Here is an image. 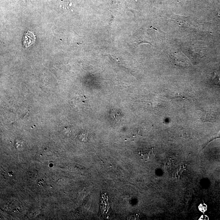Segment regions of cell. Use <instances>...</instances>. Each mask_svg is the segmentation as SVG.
Here are the masks:
<instances>
[{"label":"cell","instance_id":"3957f363","mask_svg":"<svg viewBox=\"0 0 220 220\" xmlns=\"http://www.w3.org/2000/svg\"><path fill=\"white\" fill-rule=\"evenodd\" d=\"M212 80L215 85H220V69L216 70L213 73Z\"/></svg>","mask_w":220,"mask_h":220},{"label":"cell","instance_id":"277c9868","mask_svg":"<svg viewBox=\"0 0 220 220\" xmlns=\"http://www.w3.org/2000/svg\"><path fill=\"white\" fill-rule=\"evenodd\" d=\"M207 208V206L204 204H201L199 206V207H198V209H199V210H200V212H205L206 211Z\"/></svg>","mask_w":220,"mask_h":220},{"label":"cell","instance_id":"7a4b0ae2","mask_svg":"<svg viewBox=\"0 0 220 220\" xmlns=\"http://www.w3.org/2000/svg\"><path fill=\"white\" fill-rule=\"evenodd\" d=\"M139 154L140 157H142V159L145 161L151 159L155 156V153L153 148L141 150L139 151Z\"/></svg>","mask_w":220,"mask_h":220},{"label":"cell","instance_id":"6da1fadb","mask_svg":"<svg viewBox=\"0 0 220 220\" xmlns=\"http://www.w3.org/2000/svg\"><path fill=\"white\" fill-rule=\"evenodd\" d=\"M35 36L34 33L30 31L26 32L23 38V43L26 47H28L35 43Z\"/></svg>","mask_w":220,"mask_h":220},{"label":"cell","instance_id":"5b68a950","mask_svg":"<svg viewBox=\"0 0 220 220\" xmlns=\"http://www.w3.org/2000/svg\"><path fill=\"white\" fill-rule=\"evenodd\" d=\"M209 219L208 218V216H206V215H203L201 217H200V219H199V220H208Z\"/></svg>","mask_w":220,"mask_h":220}]
</instances>
